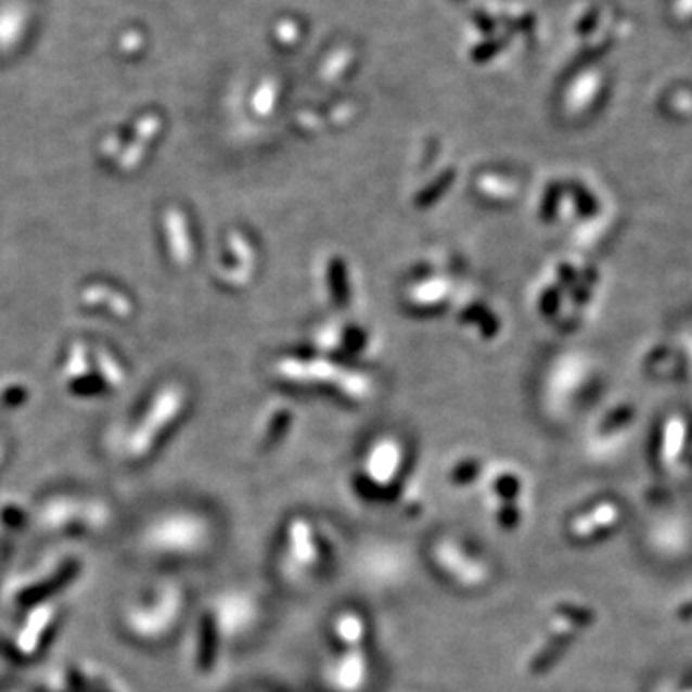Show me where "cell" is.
<instances>
[{
    "mask_svg": "<svg viewBox=\"0 0 692 692\" xmlns=\"http://www.w3.org/2000/svg\"><path fill=\"white\" fill-rule=\"evenodd\" d=\"M450 479L457 487H470L472 483L479 479V464H475V462L458 464L450 473Z\"/></svg>",
    "mask_w": 692,
    "mask_h": 692,
    "instance_id": "14",
    "label": "cell"
},
{
    "mask_svg": "<svg viewBox=\"0 0 692 692\" xmlns=\"http://www.w3.org/2000/svg\"><path fill=\"white\" fill-rule=\"evenodd\" d=\"M185 612V589L179 582H151L116 602L112 625L121 641L153 651L174 637Z\"/></svg>",
    "mask_w": 692,
    "mask_h": 692,
    "instance_id": "2",
    "label": "cell"
},
{
    "mask_svg": "<svg viewBox=\"0 0 692 692\" xmlns=\"http://www.w3.org/2000/svg\"><path fill=\"white\" fill-rule=\"evenodd\" d=\"M59 619L60 612L52 604H47L44 610H35L34 619L29 616V621L12 631V641H10L12 656L17 654V658H27L35 652L41 651L39 644L41 641H47L49 644V637L54 631Z\"/></svg>",
    "mask_w": 692,
    "mask_h": 692,
    "instance_id": "10",
    "label": "cell"
},
{
    "mask_svg": "<svg viewBox=\"0 0 692 692\" xmlns=\"http://www.w3.org/2000/svg\"><path fill=\"white\" fill-rule=\"evenodd\" d=\"M203 610L210 617L212 624L216 625L228 646L245 637L258 621L260 614L258 602L253 594L239 589L220 592Z\"/></svg>",
    "mask_w": 692,
    "mask_h": 692,
    "instance_id": "8",
    "label": "cell"
},
{
    "mask_svg": "<svg viewBox=\"0 0 692 692\" xmlns=\"http://www.w3.org/2000/svg\"><path fill=\"white\" fill-rule=\"evenodd\" d=\"M111 512L97 502L54 499L42 502L35 514V527L49 537H91L108 527Z\"/></svg>",
    "mask_w": 692,
    "mask_h": 692,
    "instance_id": "5",
    "label": "cell"
},
{
    "mask_svg": "<svg viewBox=\"0 0 692 692\" xmlns=\"http://www.w3.org/2000/svg\"><path fill=\"white\" fill-rule=\"evenodd\" d=\"M370 679V624L358 610H341L331 617L330 652L321 662V681L331 692H363Z\"/></svg>",
    "mask_w": 692,
    "mask_h": 692,
    "instance_id": "3",
    "label": "cell"
},
{
    "mask_svg": "<svg viewBox=\"0 0 692 692\" xmlns=\"http://www.w3.org/2000/svg\"><path fill=\"white\" fill-rule=\"evenodd\" d=\"M402 462H405V452L397 439L383 437L377 443H373L363 458V482L370 489L366 499H372L373 495H381L383 490L390 489L400 477Z\"/></svg>",
    "mask_w": 692,
    "mask_h": 692,
    "instance_id": "9",
    "label": "cell"
},
{
    "mask_svg": "<svg viewBox=\"0 0 692 692\" xmlns=\"http://www.w3.org/2000/svg\"><path fill=\"white\" fill-rule=\"evenodd\" d=\"M325 562V542L310 517L295 515L283 527L281 567L291 581H305Z\"/></svg>",
    "mask_w": 692,
    "mask_h": 692,
    "instance_id": "6",
    "label": "cell"
},
{
    "mask_svg": "<svg viewBox=\"0 0 692 692\" xmlns=\"http://www.w3.org/2000/svg\"><path fill=\"white\" fill-rule=\"evenodd\" d=\"M445 291H448V283L445 281H430V283H423L422 287L414 289L415 303H422V305H427V303H437L439 298L447 295Z\"/></svg>",
    "mask_w": 692,
    "mask_h": 692,
    "instance_id": "13",
    "label": "cell"
},
{
    "mask_svg": "<svg viewBox=\"0 0 692 692\" xmlns=\"http://www.w3.org/2000/svg\"><path fill=\"white\" fill-rule=\"evenodd\" d=\"M684 423L681 420H674L667 425L666 430V448H664V460L679 457L681 448H683Z\"/></svg>",
    "mask_w": 692,
    "mask_h": 692,
    "instance_id": "12",
    "label": "cell"
},
{
    "mask_svg": "<svg viewBox=\"0 0 692 692\" xmlns=\"http://www.w3.org/2000/svg\"><path fill=\"white\" fill-rule=\"evenodd\" d=\"M218 540V525L193 507H166L144 515L127 531L129 556L149 566L196 562L210 554Z\"/></svg>",
    "mask_w": 692,
    "mask_h": 692,
    "instance_id": "1",
    "label": "cell"
},
{
    "mask_svg": "<svg viewBox=\"0 0 692 692\" xmlns=\"http://www.w3.org/2000/svg\"><path fill=\"white\" fill-rule=\"evenodd\" d=\"M525 483L520 473L500 470L490 475L485 492V507L492 525L502 533H515L525 520Z\"/></svg>",
    "mask_w": 692,
    "mask_h": 692,
    "instance_id": "7",
    "label": "cell"
},
{
    "mask_svg": "<svg viewBox=\"0 0 692 692\" xmlns=\"http://www.w3.org/2000/svg\"><path fill=\"white\" fill-rule=\"evenodd\" d=\"M7 674H9V654L0 649V683L4 681Z\"/></svg>",
    "mask_w": 692,
    "mask_h": 692,
    "instance_id": "15",
    "label": "cell"
},
{
    "mask_svg": "<svg viewBox=\"0 0 692 692\" xmlns=\"http://www.w3.org/2000/svg\"><path fill=\"white\" fill-rule=\"evenodd\" d=\"M431 564L450 585L462 591H477L492 577V566L467 540L445 535L431 544Z\"/></svg>",
    "mask_w": 692,
    "mask_h": 692,
    "instance_id": "4",
    "label": "cell"
},
{
    "mask_svg": "<svg viewBox=\"0 0 692 692\" xmlns=\"http://www.w3.org/2000/svg\"><path fill=\"white\" fill-rule=\"evenodd\" d=\"M616 517V508L610 507V504H602V507H597L594 510H591V512H587V514L577 515L574 522L569 524V535H572L574 539H592V537H597L599 533L602 535L604 529H606V531L612 529Z\"/></svg>",
    "mask_w": 692,
    "mask_h": 692,
    "instance_id": "11",
    "label": "cell"
}]
</instances>
